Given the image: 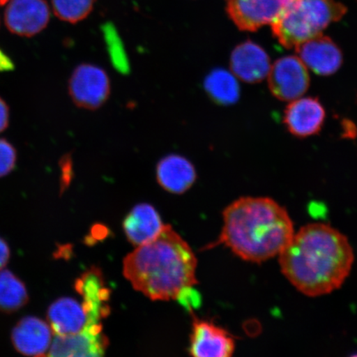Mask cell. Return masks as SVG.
<instances>
[{"label":"cell","mask_w":357,"mask_h":357,"mask_svg":"<svg viewBox=\"0 0 357 357\" xmlns=\"http://www.w3.org/2000/svg\"><path fill=\"white\" fill-rule=\"evenodd\" d=\"M281 273L307 297L328 296L341 289L355 261L347 236L325 222H312L296 230L278 256Z\"/></svg>","instance_id":"6da1fadb"},{"label":"cell","mask_w":357,"mask_h":357,"mask_svg":"<svg viewBox=\"0 0 357 357\" xmlns=\"http://www.w3.org/2000/svg\"><path fill=\"white\" fill-rule=\"evenodd\" d=\"M222 227L214 245H225L244 261L261 264L287 247L296 231L283 205L269 197L244 196L222 212Z\"/></svg>","instance_id":"7a4b0ae2"},{"label":"cell","mask_w":357,"mask_h":357,"mask_svg":"<svg viewBox=\"0 0 357 357\" xmlns=\"http://www.w3.org/2000/svg\"><path fill=\"white\" fill-rule=\"evenodd\" d=\"M197 259L172 226L164 225L150 242L123 261V274L134 289L153 301L176 300L183 289L197 284Z\"/></svg>","instance_id":"3957f363"},{"label":"cell","mask_w":357,"mask_h":357,"mask_svg":"<svg viewBox=\"0 0 357 357\" xmlns=\"http://www.w3.org/2000/svg\"><path fill=\"white\" fill-rule=\"evenodd\" d=\"M347 7L337 0H294L271 24L274 37L285 48L296 47L346 15Z\"/></svg>","instance_id":"277c9868"},{"label":"cell","mask_w":357,"mask_h":357,"mask_svg":"<svg viewBox=\"0 0 357 357\" xmlns=\"http://www.w3.org/2000/svg\"><path fill=\"white\" fill-rule=\"evenodd\" d=\"M68 91L71 100L79 108L96 110L109 100L110 78L102 67L84 63L78 66L71 75Z\"/></svg>","instance_id":"5b68a950"},{"label":"cell","mask_w":357,"mask_h":357,"mask_svg":"<svg viewBox=\"0 0 357 357\" xmlns=\"http://www.w3.org/2000/svg\"><path fill=\"white\" fill-rule=\"evenodd\" d=\"M226 12L238 29L255 32L271 25L294 0H225Z\"/></svg>","instance_id":"8992f818"},{"label":"cell","mask_w":357,"mask_h":357,"mask_svg":"<svg viewBox=\"0 0 357 357\" xmlns=\"http://www.w3.org/2000/svg\"><path fill=\"white\" fill-rule=\"evenodd\" d=\"M267 77L272 95L282 101L298 99L310 87L309 71L298 56L280 58L271 66Z\"/></svg>","instance_id":"52a82bcc"},{"label":"cell","mask_w":357,"mask_h":357,"mask_svg":"<svg viewBox=\"0 0 357 357\" xmlns=\"http://www.w3.org/2000/svg\"><path fill=\"white\" fill-rule=\"evenodd\" d=\"M50 13L45 0H11L4 20L11 33L22 37H33L46 28Z\"/></svg>","instance_id":"ba28073f"},{"label":"cell","mask_w":357,"mask_h":357,"mask_svg":"<svg viewBox=\"0 0 357 357\" xmlns=\"http://www.w3.org/2000/svg\"><path fill=\"white\" fill-rule=\"evenodd\" d=\"M236 350L233 335L211 321L194 319L190 355L198 357H230Z\"/></svg>","instance_id":"9c48e42d"},{"label":"cell","mask_w":357,"mask_h":357,"mask_svg":"<svg viewBox=\"0 0 357 357\" xmlns=\"http://www.w3.org/2000/svg\"><path fill=\"white\" fill-rule=\"evenodd\" d=\"M306 66L320 75H331L341 68L342 52L333 40L319 34L296 47Z\"/></svg>","instance_id":"30bf717a"},{"label":"cell","mask_w":357,"mask_h":357,"mask_svg":"<svg viewBox=\"0 0 357 357\" xmlns=\"http://www.w3.org/2000/svg\"><path fill=\"white\" fill-rule=\"evenodd\" d=\"M326 112L317 98L307 97L293 100L284 110V123L288 131L297 137L318 134L322 129Z\"/></svg>","instance_id":"8fae6325"},{"label":"cell","mask_w":357,"mask_h":357,"mask_svg":"<svg viewBox=\"0 0 357 357\" xmlns=\"http://www.w3.org/2000/svg\"><path fill=\"white\" fill-rule=\"evenodd\" d=\"M47 319L56 335L66 336L102 326L93 323L84 303L73 298H58L48 307Z\"/></svg>","instance_id":"7c38bea8"},{"label":"cell","mask_w":357,"mask_h":357,"mask_svg":"<svg viewBox=\"0 0 357 357\" xmlns=\"http://www.w3.org/2000/svg\"><path fill=\"white\" fill-rule=\"evenodd\" d=\"M108 339L102 333V326L82 333L56 335L48 356L61 357L102 356L105 354Z\"/></svg>","instance_id":"4fadbf2b"},{"label":"cell","mask_w":357,"mask_h":357,"mask_svg":"<svg viewBox=\"0 0 357 357\" xmlns=\"http://www.w3.org/2000/svg\"><path fill=\"white\" fill-rule=\"evenodd\" d=\"M230 66L236 78L255 84L267 77L271 66L270 57L264 49L255 43L247 41L234 49Z\"/></svg>","instance_id":"5bb4252c"},{"label":"cell","mask_w":357,"mask_h":357,"mask_svg":"<svg viewBox=\"0 0 357 357\" xmlns=\"http://www.w3.org/2000/svg\"><path fill=\"white\" fill-rule=\"evenodd\" d=\"M52 338L50 326L33 316L24 317L12 332L13 347L25 356H46L50 349Z\"/></svg>","instance_id":"9a60e30c"},{"label":"cell","mask_w":357,"mask_h":357,"mask_svg":"<svg viewBox=\"0 0 357 357\" xmlns=\"http://www.w3.org/2000/svg\"><path fill=\"white\" fill-rule=\"evenodd\" d=\"M155 172L159 185L173 194L185 193L197 178L194 165L185 156L178 154L165 156L156 166Z\"/></svg>","instance_id":"2e32d148"},{"label":"cell","mask_w":357,"mask_h":357,"mask_svg":"<svg viewBox=\"0 0 357 357\" xmlns=\"http://www.w3.org/2000/svg\"><path fill=\"white\" fill-rule=\"evenodd\" d=\"M75 289L84 298L89 317L93 323L101 324L109 312L107 302L109 298V290L105 285L100 271L93 268L88 271L75 283Z\"/></svg>","instance_id":"e0dca14e"},{"label":"cell","mask_w":357,"mask_h":357,"mask_svg":"<svg viewBox=\"0 0 357 357\" xmlns=\"http://www.w3.org/2000/svg\"><path fill=\"white\" fill-rule=\"evenodd\" d=\"M162 220L150 204H142L132 209L123 222L129 242L139 247L154 239L163 227Z\"/></svg>","instance_id":"ac0fdd59"},{"label":"cell","mask_w":357,"mask_h":357,"mask_svg":"<svg viewBox=\"0 0 357 357\" xmlns=\"http://www.w3.org/2000/svg\"><path fill=\"white\" fill-rule=\"evenodd\" d=\"M207 95L216 104L231 105L239 100L240 86L235 75L222 69H214L204 79Z\"/></svg>","instance_id":"d6986e66"},{"label":"cell","mask_w":357,"mask_h":357,"mask_svg":"<svg viewBox=\"0 0 357 357\" xmlns=\"http://www.w3.org/2000/svg\"><path fill=\"white\" fill-rule=\"evenodd\" d=\"M28 301L29 294L24 282L10 271L0 272V311L15 312Z\"/></svg>","instance_id":"ffe728a7"},{"label":"cell","mask_w":357,"mask_h":357,"mask_svg":"<svg viewBox=\"0 0 357 357\" xmlns=\"http://www.w3.org/2000/svg\"><path fill=\"white\" fill-rule=\"evenodd\" d=\"M96 0H52L53 11L58 19L77 24L91 15Z\"/></svg>","instance_id":"44dd1931"},{"label":"cell","mask_w":357,"mask_h":357,"mask_svg":"<svg viewBox=\"0 0 357 357\" xmlns=\"http://www.w3.org/2000/svg\"><path fill=\"white\" fill-rule=\"evenodd\" d=\"M17 151L10 142L0 139V178L6 176L16 166Z\"/></svg>","instance_id":"7402d4cb"},{"label":"cell","mask_w":357,"mask_h":357,"mask_svg":"<svg viewBox=\"0 0 357 357\" xmlns=\"http://www.w3.org/2000/svg\"><path fill=\"white\" fill-rule=\"evenodd\" d=\"M176 300L180 301L181 305L187 310L192 311L195 307H198L200 298L199 294L195 291L193 287L185 288L178 294Z\"/></svg>","instance_id":"603a6c76"},{"label":"cell","mask_w":357,"mask_h":357,"mask_svg":"<svg viewBox=\"0 0 357 357\" xmlns=\"http://www.w3.org/2000/svg\"><path fill=\"white\" fill-rule=\"evenodd\" d=\"M61 169V192H63L66 187L70 185L71 178L73 176V160L70 155H66L60 162Z\"/></svg>","instance_id":"cb8c5ba5"},{"label":"cell","mask_w":357,"mask_h":357,"mask_svg":"<svg viewBox=\"0 0 357 357\" xmlns=\"http://www.w3.org/2000/svg\"><path fill=\"white\" fill-rule=\"evenodd\" d=\"M10 122V110L6 102L0 98V133L6 130Z\"/></svg>","instance_id":"d4e9b609"},{"label":"cell","mask_w":357,"mask_h":357,"mask_svg":"<svg viewBox=\"0 0 357 357\" xmlns=\"http://www.w3.org/2000/svg\"><path fill=\"white\" fill-rule=\"evenodd\" d=\"M10 258V250L8 245L3 238H0V271L7 265Z\"/></svg>","instance_id":"484cf974"},{"label":"cell","mask_w":357,"mask_h":357,"mask_svg":"<svg viewBox=\"0 0 357 357\" xmlns=\"http://www.w3.org/2000/svg\"><path fill=\"white\" fill-rule=\"evenodd\" d=\"M13 69L12 61L8 56L0 51V70H8Z\"/></svg>","instance_id":"4316f807"},{"label":"cell","mask_w":357,"mask_h":357,"mask_svg":"<svg viewBox=\"0 0 357 357\" xmlns=\"http://www.w3.org/2000/svg\"><path fill=\"white\" fill-rule=\"evenodd\" d=\"M8 0H0V6H3V4L6 3Z\"/></svg>","instance_id":"83f0119b"}]
</instances>
